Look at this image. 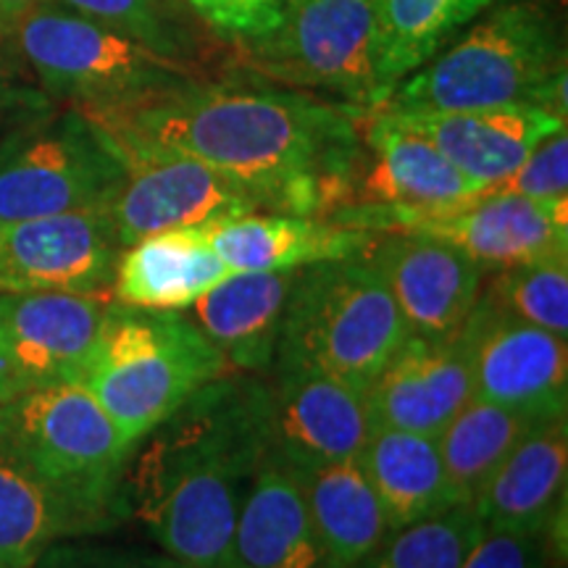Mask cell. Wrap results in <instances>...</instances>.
<instances>
[{"instance_id":"1","label":"cell","mask_w":568,"mask_h":568,"mask_svg":"<svg viewBox=\"0 0 568 568\" xmlns=\"http://www.w3.org/2000/svg\"><path fill=\"white\" fill-rule=\"evenodd\" d=\"M111 138L209 163L264 213L326 219L351 203L366 163V111L258 80H193L109 113H84Z\"/></svg>"},{"instance_id":"2","label":"cell","mask_w":568,"mask_h":568,"mask_svg":"<svg viewBox=\"0 0 568 568\" xmlns=\"http://www.w3.org/2000/svg\"><path fill=\"white\" fill-rule=\"evenodd\" d=\"M266 456L261 376L224 374L134 445L124 500L161 552L224 568L240 506Z\"/></svg>"},{"instance_id":"3","label":"cell","mask_w":568,"mask_h":568,"mask_svg":"<svg viewBox=\"0 0 568 568\" xmlns=\"http://www.w3.org/2000/svg\"><path fill=\"white\" fill-rule=\"evenodd\" d=\"M539 105L566 119V59L552 13L535 0L495 9L456 45L410 71L374 111Z\"/></svg>"},{"instance_id":"4","label":"cell","mask_w":568,"mask_h":568,"mask_svg":"<svg viewBox=\"0 0 568 568\" xmlns=\"http://www.w3.org/2000/svg\"><path fill=\"white\" fill-rule=\"evenodd\" d=\"M224 374L222 353L187 311L109 301L80 382L134 447Z\"/></svg>"},{"instance_id":"5","label":"cell","mask_w":568,"mask_h":568,"mask_svg":"<svg viewBox=\"0 0 568 568\" xmlns=\"http://www.w3.org/2000/svg\"><path fill=\"white\" fill-rule=\"evenodd\" d=\"M406 339L387 282L361 253L295 274L274 366L316 368L368 389Z\"/></svg>"},{"instance_id":"6","label":"cell","mask_w":568,"mask_h":568,"mask_svg":"<svg viewBox=\"0 0 568 568\" xmlns=\"http://www.w3.org/2000/svg\"><path fill=\"white\" fill-rule=\"evenodd\" d=\"M13 30L38 88L53 103L82 113L126 109L203 77L195 63L163 55L61 6H38Z\"/></svg>"},{"instance_id":"7","label":"cell","mask_w":568,"mask_h":568,"mask_svg":"<svg viewBox=\"0 0 568 568\" xmlns=\"http://www.w3.org/2000/svg\"><path fill=\"white\" fill-rule=\"evenodd\" d=\"M0 445L53 487L130 518L124 471L134 447L82 382H61L3 403Z\"/></svg>"},{"instance_id":"8","label":"cell","mask_w":568,"mask_h":568,"mask_svg":"<svg viewBox=\"0 0 568 568\" xmlns=\"http://www.w3.org/2000/svg\"><path fill=\"white\" fill-rule=\"evenodd\" d=\"M379 53L382 0H284L280 24L247 40L243 67L258 80L374 111Z\"/></svg>"},{"instance_id":"9","label":"cell","mask_w":568,"mask_h":568,"mask_svg":"<svg viewBox=\"0 0 568 568\" xmlns=\"http://www.w3.org/2000/svg\"><path fill=\"white\" fill-rule=\"evenodd\" d=\"M124 176L111 134L67 105L0 142V224L111 209Z\"/></svg>"},{"instance_id":"10","label":"cell","mask_w":568,"mask_h":568,"mask_svg":"<svg viewBox=\"0 0 568 568\" xmlns=\"http://www.w3.org/2000/svg\"><path fill=\"white\" fill-rule=\"evenodd\" d=\"M111 140L126 169L122 190L109 209L124 247L148 234L211 226L264 211L251 190L193 155Z\"/></svg>"},{"instance_id":"11","label":"cell","mask_w":568,"mask_h":568,"mask_svg":"<svg viewBox=\"0 0 568 568\" xmlns=\"http://www.w3.org/2000/svg\"><path fill=\"white\" fill-rule=\"evenodd\" d=\"M122 251L109 209L0 224V293H63L111 301Z\"/></svg>"},{"instance_id":"12","label":"cell","mask_w":568,"mask_h":568,"mask_svg":"<svg viewBox=\"0 0 568 568\" xmlns=\"http://www.w3.org/2000/svg\"><path fill=\"white\" fill-rule=\"evenodd\" d=\"M261 397L266 456L297 471L358 458L374 429L366 389L316 368L274 366Z\"/></svg>"},{"instance_id":"13","label":"cell","mask_w":568,"mask_h":568,"mask_svg":"<svg viewBox=\"0 0 568 568\" xmlns=\"http://www.w3.org/2000/svg\"><path fill=\"white\" fill-rule=\"evenodd\" d=\"M105 303L88 295L0 293V406L34 389L80 382Z\"/></svg>"},{"instance_id":"14","label":"cell","mask_w":568,"mask_h":568,"mask_svg":"<svg viewBox=\"0 0 568 568\" xmlns=\"http://www.w3.org/2000/svg\"><path fill=\"white\" fill-rule=\"evenodd\" d=\"M468 353L474 397L535 418L568 414V345L564 337L474 305L458 335Z\"/></svg>"},{"instance_id":"15","label":"cell","mask_w":568,"mask_h":568,"mask_svg":"<svg viewBox=\"0 0 568 568\" xmlns=\"http://www.w3.org/2000/svg\"><path fill=\"white\" fill-rule=\"evenodd\" d=\"M387 282L408 337L453 343L479 301L485 272L464 251L422 232H382L366 251Z\"/></svg>"},{"instance_id":"16","label":"cell","mask_w":568,"mask_h":568,"mask_svg":"<svg viewBox=\"0 0 568 568\" xmlns=\"http://www.w3.org/2000/svg\"><path fill=\"white\" fill-rule=\"evenodd\" d=\"M422 134L460 174L481 190L506 180L566 119L539 105H500L474 111H379Z\"/></svg>"},{"instance_id":"17","label":"cell","mask_w":568,"mask_h":568,"mask_svg":"<svg viewBox=\"0 0 568 568\" xmlns=\"http://www.w3.org/2000/svg\"><path fill=\"white\" fill-rule=\"evenodd\" d=\"M474 397L468 353L460 339L408 337L366 389L374 426L437 437Z\"/></svg>"},{"instance_id":"18","label":"cell","mask_w":568,"mask_h":568,"mask_svg":"<svg viewBox=\"0 0 568 568\" xmlns=\"http://www.w3.org/2000/svg\"><path fill=\"white\" fill-rule=\"evenodd\" d=\"M224 568H335L311 521L301 479L264 456L240 506Z\"/></svg>"},{"instance_id":"19","label":"cell","mask_w":568,"mask_h":568,"mask_svg":"<svg viewBox=\"0 0 568 568\" xmlns=\"http://www.w3.org/2000/svg\"><path fill=\"white\" fill-rule=\"evenodd\" d=\"M232 274H280L366 253L379 232L355 230L318 216L247 213L203 226Z\"/></svg>"},{"instance_id":"20","label":"cell","mask_w":568,"mask_h":568,"mask_svg":"<svg viewBox=\"0 0 568 568\" xmlns=\"http://www.w3.org/2000/svg\"><path fill=\"white\" fill-rule=\"evenodd\" d=\"M113 510L40 479L0 445V568H34L53 545L122 527Z\"/></svg>"},{"instance_id":"21","label":"cell","mask_w":568,"mask_h":568,"mask_svg":"<svg viewBox=\"0 0 568 568\" xmlns=\"http://www.w3.org/2000/svg\"><path fill=\"white\" fill-rule=\"evenodd\" d=\"M568 422L548 418L524 435L474 500L481 524L493 529L542 531L558 537L566 516Z\"/></svg>"},{"instance_id":"22","label":"cell","mask_w":568,"mask_h":568,"mask_svg":"<svg viewBox=\"0 0 568 568\" xmlns=\"http://www.w3.org/2000/svg\"><path fill=\"white\" fill-rule=\"evenodd\" d=\"M361 134L366 145V163L355 182L351 203L435 209L466 201L481 190L460 174L429 140L395 124L385 113L366 111Z\"/></svg>"},{"instance_id":"23","label":"cell","mask_w":568,"mask_h":568,"mask_svg":"<svg viewBox=\"0 0 568 568\" xmlns=\"http://www.w3.org/2000/svg\"><path fill=\"white\" fill-rule=\"evenodd\" d=\"M295 274H232L187 308L232 374L266 376L274 368Z\"/></svg>"},{"instance_id":"24","label":"cell","mask_w":568,"mask_h":568,"mask_svg":"<svg viewBox=\"0 0 568 568\" xmlns=\"http://www.w3.org/2000/svg\"><path fill=\"white\" fill-rule=\"evenodd\" d=\"M230 276L203 226L148 234L119 255L111 301L148 311H187Z\"/></svg>"},{"instance_id":"25","label":"cell","mask_w":568,"mask_h":568,"mask_svg":"<svg viewBox=\"0 0 568 568\" xmlns=\"http://www.w3.org/2000/svg\"><path fill=\"white\" fill-rule=\"evenodd\" d=\"M358 464L379 497L389 531L458 506L447 481L437 437L374 426Z\"/></svg>"},{"instance_id":"26","label":"cell","mask_w":568,"mask_h":568,"mask_svg":"<svg viewBox=\"0 0 568 568\" xmlns=\"http://www.w3.org/2000/svg\"><path fill=\"white\" fill-rule=\"evenodd\" d=\"M293 471L332 566L355 568L389 537L387 516L358 458Z\"/></svg>"},{"instance_id":"27","label":"cell","mask_w":568,"mask_h":568,"mask_svg":"<svg viewBox=\"0 0 568 568\" xmlns=\"http://www.w3.org/2000/svg\"><path fill=\"white\" fill-rule=\"evenodd\" d=\"M542 418L471 397L437 435L439 456L458 506H474L489 477Z\"/></svg>"},{"instance_id":"28","label":"cell","mask_w":568,"mask_h":568,"mask_svg":"<svg viewBox=\"0 0 568 568\" xmlns=\"http://www.w3.org/2000/svg\"><path fill=\"white\" fill-rule=\"evenodd\" d=\"M485 9L481 0H382V103L397 82L435 59L460 27Z\"/></svg>"},{"instance_id":"29","label":"cell","mask_w":568,"mask_h":568,"mask_svg":"<svg viewBox=\"0 0 568 568\" xmlns=\"http://www.w3.org/2000/svg\"><path fill=\"white\" fill-rule=\"evenodd\" d=\"M477 303L568 339V261H537L485 274Z\"/></svg>"},{"instance_id":"30","label":"cell","mask_w":568,"mask_h":568,"mask_svg":"<svg viewBox=\"0 0 568 568\" xmlns=\"http://www.w3.org/2000/svg\"><path fill=\"white\" fill-rule=\"evenodd\" d=\"M481 518L474 506H453L397 531L355 568H460L474 548Z\"/></svg>"},{"instance_id":"31","label":"cell","mask_w":568,"mask_h":568,"mask_svg":"<svg viewBox=\"0 0 568 568\" xmlns=\"http://www.w3.org/2000/svg\"><path fill=\"white\" fill-rule=\"evenodd\" d=\"M59 6L111 27L163 55L201 67L193 27L184 19L180 0H59Z\"/></svg>"},{"instance_id":"32","label":"cell","mask_w":568,"mask_h":568,"mask_svg":"<svg viewBox=\"0 0 568 568\" xmlns=\"http://www.w3.org/2000/svg\"><path fill=\"white\" fill-rule=\"evenodd\" d=\"M485 190L500 195L535 197V201H560V197H568L566 126L539 142L516 172H510L506 180L489 184Z\"/></svg>"},{"instance_id":"33","label":"cell","mask_w":568,"mask_h":568,"mask_svg":"<svg viewBox=\"0 0 568 568\" xmlns=\"http://www.w3.org/2000/svg\"><path fill=\"white\" fill-rule=\"evenodd\" d=\"M564 542L542 531L485 527L460 568H552Z\"/></svg>"},{"instance_id":"34","label":"cell","mask_w":568,"mask_h":568,"mask_svg":"<svg viewBox=\"0 0 568 568\" xmlns=\"http://www.w3.org/2000/svg\"><path fill=\"white\" fill-rule=\"evenodd\" d=\"M205 24L234 40H255L280 24L284 0H184Z\"/></svg>"},{"instance_id":"35","label":"cell","mask_w":568,"mask_h":568,"mask_svg":"<svg viewBox=\"0 0 568 568\" xmlns=\"http://www.w3.org/2000/svg\"><path fill=\"white\" fill-rule=\"evenodd\" d=\"M34 568H187L166 552H142L113 545H53Z\"/></svg>"},{"instance_id":"36","label":"cell","mask_w":568,"mask_h":568,"mask_svg":"<svg viewBox=\"0 0 568 568\" xmlns=\"http://www.w3.org/2000/svg\"><path fill=\"white\" fill-rule=\"evenodd\" d=\"M53 111L55 103L51 98L34 84L21 80L9 55L0 51V142L40 119L51 116Z\"/></svg>"},{"instance_id":"37","label":"cell","mask_w":568,"mask_h":568,"mask_svg":"<svg viewBox=\"0 0 568 568\" xmlns=\"http://www.w3.org/2000/svg\"><path fill=\"white\" fill-rule=\"evenodd\" d=\"M48 0H0V27H17L27 13Z\"/></svg>"},{"instance_id":"38","label":"cell","mask_w":568,"mask_h":568,"mask_svg":"<svg viewBox=\"0 0 568 568\" xmlns=\"http://www.w3.org/2000/svg\"><path fill=\"white\" fill-rule=\"evenodd\" d=\"M481 3H485V6H487V9H489V6H493V3H495V0H481Z\"/></svg>"}]
</instances>
